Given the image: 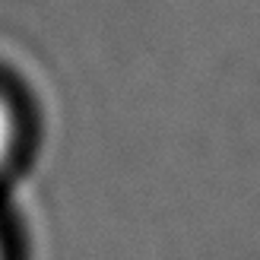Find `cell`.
<instances>
[{"mask_svg": "<svg viewBox=\"0 0 260 260\" xmlns=\"http://www.w3.org/2000/svg\"><path fill=\"white\" fill-rule=\"evenodd\" d=\"M10 137H13L10 111H7V105H4V102H0V162L7 159V149H10Z\"/></svg>", "mask_w": 260, "mask_h": 260, "instance_id": "1", "label": "cell"}]
</instances>
